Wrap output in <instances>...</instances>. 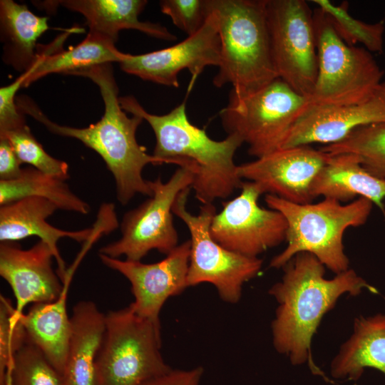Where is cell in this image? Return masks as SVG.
Returning <instances> with one entry per match:
<instances>
[{"label":"cell","mask_w":385,"mask_h":385,"mask_svg":"<svg viewBox=\"0 0 385 385\" xmlns=\"http://www.w3.org/2000/svg\"><path fill=\"white\" fill-rule=\"evenodd\" d=\"M281 281L269 293L278 303L272 323L273 344L293 365L307 363L314 374L329 379L314 363L311 342L323 316L344 294H359L364 289L378 290L352 269L324 277L325 266L312 254L299 252L283 267Z\"/></svg>","instance_id":"obj_1"},{"label":"cell","mask_w":385,"mask_h":385,"mask_svg":"<svg viewBox=\"0 0 385 385\" xmlns=\"http://www.w3.org/2000/svg\"><path fill=\"white\" fill-rule=\"evenodd\" d=\"M70 75L87 77L98 86L105 108L100 120L86 128L58 125L26 96L16 98L19 111L32 116L51 133L76 138L96 151L114 178L116 197L121 205H127L137 194L150 197L153 192L148 180L143 178V170L148 164L165 162L148 154L146 148L138 144L136 131L143 119L138 115L128 117L121 108L111 63L78 69Z\"/></svg>","instance_id":"obj_2"},{"label":"cell","mask_w":385,"mask_h":385,"mask_svg":"<svg viewBox=\"0 0 385 385\" xmlns=\"http://www.w3.org/2000/svg\"><path fill=\"white\" fill-rule=\"evenodd\" d=\"M119 103L125 111L145 120L152 128L156 139L155 157L195 171L191 188L202 205L226 199L240 189L243 181L234 161L237 150L244 143L240 136L210 138L204 129L189 120L185 101L161 115L149 113L133 96L120 97Z\"/></svg>","instance_id":"obj_3"},{"label":"cell","mask_w":385,"mask_h":385,"mask_svg":"<svg viewBox=\"0 0 385 385\" xmlns=\"http://www.w3.org/2000/svg\"><path fill=\"white\" fill-rule=\"evenodd\" d=\"M220 41L217 88L231 84L237 96L252 94L279 78L272 56L266 0H209Z\"/></svg>","instance_id":"obj_4"},{"label":"cell","mask_w":385,"mask_h":385,"mask_svg":"<svg viewBox=\"0 0 385 385\" xmlns=\"http://www.w3.org/2000/svg\"><path fill=\"white\" fill-rule=\"evenodd\" d=\"M265 201L269 208L280 212L287 222V245L271 260L270 267L282 268L295 255L309 252L336 274L349 269L343 244L345 230L364 225L373 207L364 197L347 204L331 198L297 204L267 194Z\"/></svg>","instance_id":"obj_5"},{"label":"cell","mask_w":385,"mask_h":385,"mask_svg":"<svg viewBox=\"0 0 385 385\" xmlns=\"http://www.w3.org/2000/svg\"><path fill=\"white\" fill-rule=\"evenodd\" d=\"M160 326L129 305L106 314L96 362L97 385H146L172 369L160 354Z\"/></svg>","instance_id":"obj_6"},{"label":"cell","mask_w":385,"mask_h":385,"mask_svg":"<svg viewBox=\"0 0 385 385\" xmlns=\"http://www.w3.org/2000/svg\"><path fill=\"white\" fill-rule=\"evenodd\" d=\"M318 73L309 103L342 106L362 102L382 83L384 71L364 47L349 46L336 33L327 16L313 11Z\"/></svg>","instance_id":"obj_7"},{"label":"cell","mask_w":385,"mask_h":385,"mask_svg":"<svg viewBox=\"0 0 385 385\" xmlns=\"http://www.w3.org/2000/svg\"><path fill=\"white\" fill-rule=\"evenodd\" d=\"M308 104V98L277 78L247 96L230 93L220 118L227 134L240 136L248 145V153L259 158L282 148Z\"/></svg>","instance_id":"obj_8"},{"label":"cell","mask_w":385,"mask_h":385,"mask_svg":"<svg viewBox=\"0 0 385 385\" xmlns=\"http://www.w3.org/2000/svg\"><path fill=\"white\" fill-rule=\"evenodd\" d=\"M191 188L181 191L173 206V213L183 220L190 234V255L188 286L210 283L226 302H239L242 285L260 272L262 260L230 251L217 242L210 234V225L216 207L211 204L200 206L193 215L187 210Z\"/></svg>","instance_id":"obj_9"},{"label":"cell","mask_w":385,"mask_h":385,"mask_svg":"<svg viewBox=\"0 0 385 385\" xmlns=\"http://www.w3.org/2000/svg\"><path fill=\"white\" fill-rule=\"evenodd\" d=\"M195 174L190 168L179 167L165 183L160 177L148 180L152 196L124 215L120 238L102 247L99 254L140 261L153 250L165 255L170 252L178 245L173 206L178 194L191 188Z\"/></svg>","instance_id":"obj_10"},{"label":"cell","mask_w":385,"mask_h":385,"mask_svg":"<svg viewBox=\"0 0 385 385\" xmlns=\"http://www.w3.org/2000/svg\"><path fill=\"white\" fill-rule=\"evenodd\" d=\"M266 15L278 77L309 98L318 73L313 11L304 0H266Z\"/></svg>","instance_id":"obj_11"},{"label":"cell","mask_w":385,"mask_h":385,"mask_svg":"<svg viewBox=\"0 0 385 385\" xmlns=\"http://www.w3.org/2000/svg\"><path fill=\"white\" fill-rule=\"evenodd\" d=\"M241 192L222 202L210 225L213 239L226 249L240 255L258 257L270 248L286 240L287 222L279 211L260 207V187L243 181Z\"/></svg>","instance_id":"obj_12"},{"label":"cell","mask_w":385,"mask_h":385,"mask_svg":"<svg viewBox=\"0 0 385 385\" xmlns=\"http://www.w3.org/2000/svg\"><path fill=\"white\" fill-rule=\"evenodd\" d=\"M220 53L218 21L210 8L206 21L195 34L166 48L137 55L125 53L119 63L127 73L145 81L178 88L180 71L188 69L194 81L207 66L218 67Z\"/></svg>","instance_id":"obj_13"},{"label":"cell","mask_w":385,"mask_h":385,"mask_svg":"<svg viewBox=\"0 0 385 385\" xmlns=\"http://www.w3.org/2000/svg\"><path fill=\"white\" fill-rule=\"evenodd\" d=\"M329 158V153L307 145L280 148L238 165L237 174L257 183L263 193L306 204L312 202V183Z\"/></svg>","instance_id":"obj_14"},{"label":"cell","mask_w":385,"mask_h":385,"mask_svg":"<svg viewBox=\"0 0 385 385\" xmlns=\"http://www.w3.org/2000/svg\"><path fill=\"white\" fill-rule=\"evenodd\" d=\"M190 241L178 245L155 263L120 260L99 254L108 267L123 274L130 283L134 301L130 306L139 317L160 325L159 314L166 300L187 287Z\"/></svg>","instance_id":"obj_15"},{"label":"cell","mask_w":385,"mask_h":385,"mask_svg":"<svg viewBox=\"0 0 385 385\" xmlns=\"http://www.w3.org/2000/svg\"><path fill=\"white\" fill-rule=\"evenodd\" d=\"M379 123H385V81L371 97L360 103L342 106L309 103L281 148L336 143L359 127Z\"/></svg>","instance_id":"obj_16"},{"label":"cell","mask_w":385,"mask_h":385,"mask_svg":"<svg viewBox=\"0 0 385 385\" xmlns=\"http://www.w3.org/2000/svg\"><path fill=\"white\" fill-rule=\"evenodd\" d=\"M53 258L52 250L41 240L28 250L1 242L0 275L12 289L17 314L29 304L51 302L61 296L64 284L52 268Z\"/></svg>","instance_id":"obj_17"},{"label":"cell","mask_w":385,"mask_h":385,"mask_svg":"<svg viewBox=\"0 0 385 385\" xmlns=\"http://www.w3.org/2000/svg\"><path fill=\"white\" fill-rule=\"evenodd\" d=\"M57 206L50 200L39 197H28L1 205L0 241L13 242L31 236H37L52 250L57 263V274L62 283L71 277L72 272L67 270L66 263L58 251V241L68 237L78 242L89 241L98 237L99 230L86 228L77 231L63 230L48 222Z\"/></svg>","instance_id":"obj_18"},{"label":"cell","mask_w":385,"mask_h":385,"mask_svg":"<svg viewBox=\"0 0 385 385\" xmlns=\"http://www.w3.org/2000/svg\"><path fill=\"white\" fill-rule=\"evenodd\" d=\"M72 331L64 373L65 385H97L96 362L105 331L106 314L91 301L74 306Z\"/></svg>","instance_id":"obj_19"},{"label":"cell","mask_w":385,"mask_h":385,"mask_svg":"<svg viewBox=\"0 0 385 385\" xmlns=\"http://www.w3.org/2000/svg\"><path fill=\"white\" fill-rule=\"evenodd\" d=\"M312 195L314 199L322 196L340 202L359 196L383 208L385 180L369 173L356 155H330L328 162L314 180Z\"/></svg>","instance_id":"obj_20"},{"label":"cell","mask_w":385,"mask_h":385,"mask_svg":"<svg viewBox=\"0 0 385 385\" xmlns=\"http://www.w3.org/2000/svg\"><path fill=\"white\" fill-rule=\"evenodd\" d=\"M75 31L64 33L49 45L38 47V60L28 71L29 76L22 87H27L48 74H69L74 71L97 65L120 63L124 57L125 53L116 48L115 42L92 31H88L83 41L76 46L63 50V41Z\"/></svg>","instance_id":"obj_21"},{"label":"cell","mask_w":385,"mask_h":385,"mask_svg":"<svg viewBox=\"0 0 385 385\" xmlns=\"http://www.w3.org/2000/svg\"><path fill=\"white\" fill-rule=\"evenodd\" d=\"M63 7L81 14L86 19L89 31L98 34L116 43L123 29H135L151 37L175 41L176 36L159 24L138 19L148 1L145 0H63Z\"/></svg>","instance_id":"obj_22"},{"label":"cell","mask_w":385,"mask_h":385,"mask_svg":"<svg viewBox=\"0 0 385 385\" xmlns=\"http://www.w3.org/2000/svg\"><path fill=\"white\" fill-rule=\"evenodd\" d=\"M71 279L63 283V290L56 300L32 304L26 314L19 317L28 340L39 349L62 375L67 362L72 331L71 317L66 309Z\"/></svg>","instance_id":"obj_23"},{"label":"cell","mask_w":385,"mask_h":385,"mask_svg":"<svg viewBox=\"0 0 385 385\" xmlns=\"http://www.w3.org/2000/svg\"><path fill=\"white\" fill-rule=\"evenodd\" d=\"M366 368L385 375L384 314L355 318L353 333L333 359L330 372L336 379L356 381Z\"/></svg>","instance_id":"obj_24"},{"label":"cell","mask_w":385,"mask_h":385,"mask_svg":"<svg viewBox=\"0 0 385 385\" xmlns=\"http://www.w3.org/2000/svg\"><path fill=\"white\" fill-rule=\"evenodd\" d=\"M48 29L47 17L34 14L25 4L1 0L3 61L21 73L30 71L38 57L37 41Z\"/></svg>","instance_id":"obj_25"},{"label":"cell","mask_w":385,"mask_h":385,"mask_svg":"<svg viewBox=\"0 0 385 385\" xmlns=\"http://www.w3.org/2000/svg\"><path fill=\"white\" fill-rule=\"evenodd\" d=\"M28 197H39L54 203L58 210L82 215L90 212L88 202L74 194L65 180L42 173L31 167L23 168L16 179L0 180V205Z\"/></svg>","instance_id":"obj_26"},{"label":"cell","mask_w":385,"mask_h":385,"mask_svg":"<svg viewBox=\"0 0 385 385\" xmlns=\"http://www.w3.org/2000/svg\"><path fill=\"white\" fill-rule=\"evenodd\" d=\"M320 150L329 155H356L369 173L385 180V123L359 127L341 141L324 145Z\"/></svg>","instance_id":"obj_27"},{"label":"cell","mask_w":385,"mask_h":385,"mask_svg":"<svg viewBox=\"0 0 385 385\" xmlns=\"http://www.w3.org/2000/svg\"><path fill=\"white\" fill-rule=\"evenodd\" d=\"M329 18L338 36L348 45L361 43L371 53L384 49V21L368 24L354 18L348 11V3L334 5L328 0H314Z\"/></svg>","instance_id":"obj_28"},{"label":"cell","mask_w":385,"mask_h":385,"mask_svg":"<svg viewBox=\"0 0 385 385\" xmlns=\"http://www.w3.org/2000/svg\"><path fill=\"white\" fill-rule=\"evenodd\" d=\"M11 385H65V383L63 375L27 339L14 357Z\"/></svg>","instance_id":"obj_29"},{"label":"cell","mask_w":385,"mask_h":385,"mask_svg":"<svg viewBox=\"0 0 385 385\" xmlns=\"http://www.w3.org/2000/svg\"><path fill=\"white\" fill-rule=\"evenodd\" d=\"M0 138L9 140L21 164H29L42 173L63 180L69 178L68 164L50 155L27 125L0 135Z\"/></svg>","instance_id":"obj_30"},{"label":"cell","mask_w":385,"mask_h":385,"mask_svg":"<svg viewBox=\"0 0 385 385\" xmlns=\"http://www.w3.org/2000/svg\"><path fill=\"white\" fill-rule=\"evenodd\" d=\"M11 301L0 297V385H11L14 357L27 337Z\"/></svg>","instance_id":"obj_31"},{"label":"cell","mask_w":385,"mask_h":385,"mask_svg":"<svg viewBox=\"0 0 385 385\" xmlns=\"http://www.w3.org/2000/svg\"><path fill=\"white\" fill-rule=\"evenodd\" d=\"M160 7L188 36L202 27L210 14L209 0H162Z\"/></svg>","instance_id":"obj_32"},{"label":"cell","mask_w":385,"mask_h":385,"mask_svg":"<svg viewBox=\"0 0 385 385\" xmlns=\"http://www.w3.org/2000/svg\"><path fill=\"white\" fill-rule=\"evenodd\" d=\"M28 75V71L21 73L13 83L0 88V135L26 125V119L16 105V93Z\"/></svg>","instance_id":"obj_33"},{"label":"cell","mask_w":385,"mask_h":385,"mask_svg":"<svg viewBox=\"0 0 385 385\" xmlns=\"http://www.w3.org/2000/svg\"><path fill=\"white\" fill-rule=\"evenodd\" d=\"M21 165L9 140L0 138V180L18 178L23 171Z\"/></svg>","instance_id":"obj_34"},{"label":"cell","mask_w":385,"mask_h":385,"mask_svg":"<svg viewBox=\"0 0 385 385\" xmlns=\"http://www.w3.org/2000/svg\"><path fill=\"white\" fill-rule=\"evenodd\" d=\"M203 371L201 366L187 370L171 369L146 385H199Z\"/></svg>","instance_id":"obj_35"}]
</instances>
